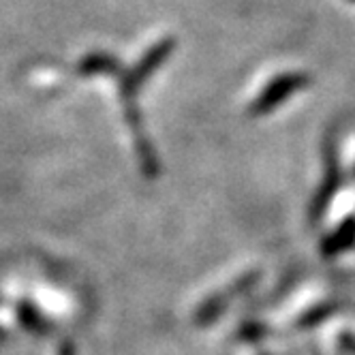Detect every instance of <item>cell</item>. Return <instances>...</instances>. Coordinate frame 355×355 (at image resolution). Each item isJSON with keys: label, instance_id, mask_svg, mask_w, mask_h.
I'll return each mask as SVG.
<instances>
[{"label": "cell", "instance_id": "cell-1", "mask_svg": "<svg viewBox=\"0 0 355 355\" xmlns=\"http://www.w3.org/2000/svg\"><path fill=\"white\" fill-rule=\"evenodd\" d=\"M306 84H309V78H306V75H302V73L281 75V78H276L263 90L261 96L255 98V103H252V112H255V114H268L270 110H274L276 105H281L285 98H289L291 94L302 90Z\"/></svg>", "mask_w": 355, "mask_h": 355}, {"label": "cell", "instance_id": "cell-2", "mask_svg": "<svg viewBox=\"0 0 355 355\" xmlns=\"http://www.w3.org/2000/svg\"><path fill=\"white\" fill-rule=\"evenodd\" d=\"M353 242H355V218H347L332 236L325 238L323 255H327V257L338 255V252L347 250Z\"/></svg>", "mask_w": 355, "mask_h": 355}, {"label": "cell", "instance_id": "cell-3", "mask_svg": "<svg viewBox=\"0 0 355 355\" xmlns=\"http://www.w3.org/2000/svg\"><path fill=\"white\" fill-rule=\"evenodd\" d=\"M351 3H355V0H351Z\"/></svg>", "mask_w": 355, "mask_h": 355}]
</instances>
